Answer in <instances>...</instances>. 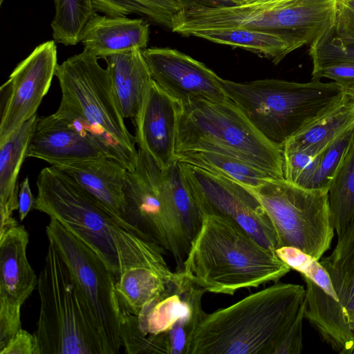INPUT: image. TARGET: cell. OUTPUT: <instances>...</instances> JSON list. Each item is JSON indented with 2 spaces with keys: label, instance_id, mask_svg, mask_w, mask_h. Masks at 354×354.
<instances>
[{
  "label": "cell",
  "instance_id": "cb8c5ba5",
  "mask_svg": "<svg viewBox=\"0 0 354 354\" xmlns=\"http://www.w3.org/2000/svg\"><path fill=\"white\" fill-rule=\"evenodd\" d=\"M189 36L239 47L269 59L274 64H278L291 52L305 46L299 41L281 35L239 28L196 30L190 32Z\"/></svg>",
  "mask_w": 354,
  "mask_h": 354
},
{
  "label": "cell",
  "instance_id": "8992f818",
  "mask_svg": "<svg viewBox=\"0 0 354 354\" xmlns=\"http://www.w3.org/2000/svg\"><path fill=\"white\" fill-rule=\"evenodd\" d=\"M227 97L269 141L283 145L343 93L335 81L277 79L235 82L221 78Z\"/></svg>",
  "mask_w": 354,
  "mask_h": 354
},
{
  "label": "cell",
  "instance_id": "60d3db41",
  "mask_svg": "<svg viewBox=\"0 0 354 354\" xmlns=\"http://www.w3.org/2000/svg\"><path fill=\"white\" fill-rule=\"evenodd\" d=\"M229 4H233V5H248L252 4L256 2L258 0H224Z\"/></svg>",
  "mask_w": 354,
  "mask_h": 354
},
{
  "label": "cell",
  "instance_id": "5bb4252c",
  "mask_svg": "<svg viewBox=\"0 0 354 354\" xmlns=\"http://www.w3.org/2000/svg\"><path fill=\"white\" fill-rule=\"evenodd\" d=\"M54 40L38 45L15 67L1 87L0 141L35 116L57 66Z\"/></svg>",
  "mask_w": 354,
  "mask_h": 354
},
{
  "label": "cell",
  "instance_id": "b9f144b4",
  "mask_svg": "<svg viewBox=\"0 0 354 354\" xmlns=\"http://www.w3.org/2000/svg\"><path fill=\"white\" fill-rule=\"evenodd\" d=\"M346 354H354V344L352 348L347 352Z\"/></svg>",
  "mask_w": 354,
  "mask_h": 354
},
{
  "label": "cell",
  "instance_id": "4dcf8cb0",
  "mask_svg": "<svg viewBox=\"0 0 354 354\" xmlns=\"http://www.w3.org/2000/svg\"><path fill=\"white\" fill-rule=\"evenodd\" d=\"M54 3L53 40L64 46L76 45L81 41L85 25L96 12L93 0H54Z\"/></svg>",
  "mask_w": 354,
  "mask_h": 354
},
{
  "label": "cell",
  "instance_id": "4fadbf2b",
  "mask_svg": "<svg viewBox=\"0 0 354 354\" xmlns=\"http://www.w3.org/2000/svg\"><path fill=\"white\" fill-rule=\"evenodd\" d=\"M178 162L201 215L216 214L230 218L267 249L273 252L278 249L273 225L248 187L192 165Z\"/></svg>",
  "mask_w": 354,
  "mask_h": 354
},
{
  "label": "cell",
  "instance_id": "e575fe53",
  "mask_svg": "<svg viewBox=\"0 0 354 354\" xmlns=\"http://www.w3.org/2000/svg\"><path fill=\"white\" fill-rule=\"evenodd\" d=\"M319 156L306 150L283 151V178L289 183L308 188L316 171Z\"/></svg>",
  "mask_w": 354,
  "mask_h": 354
},
{
  "label": "cell",
  "instance_id": "52a82bcc",
  "mask_svg": "<svg viewBox=\"0 0 354 354\" xmlns=\"http://www.w3.org/2000/svg\"><path fill=\"white\" fill-rule=\"evenodd\" d=\"M337 1L297 0L282 6L190 4L174 32L189 36L196 30L239 28L276 33L310 45L334 28Z\"/></svg>",
  "mask_w": 354,
  "mask_h": 354
},
{
  "label": "cell",
  "instance_id": "277c9868",
  "mask_svg": "<svg viewBox=\"0 0 354 354\" xmlns=\"http://www.w3.org/2000/svg\"><path fill=\"white\" fill-rule=\"evenodd\" d=\"M48 241L38 277L40 307L35 335L40 354H109L72 272Z\"/></svg>",
  "mask_w": 354,
  "mask_h": 354
},
{
  "label": "cell",
  "instance_id": "1f68e13d",
  "mask_svg": "<svg viewBox=\"0 0 354 354\" xmlns=\"http://www.w3.org/2000/svg\"><path fill=\"white\" fill-rule=\"evenodd\" d=\"M309 55L312 72L337 64H354V44L344 43L333 28L310 44Z\"/></svg>",
  "mask_w": 354,
  "mask_h": 354
},
{
  "label": "cell",
  "instance_id": "2e32d148",
  "mask_svg": "<svg viewBox=\"0 0 354 354\" xmlns=\"http://www.w3.org/2000/svg\"><path fill=\"white\" fill-rule=\"evenodd\" d=\"M28 241L19 224L0 234V349L21 328V308L37 286L27 257Z\"/></svg>",
  "mask_w": 354,
  "mask_h": 354
},
{
  "label": "cell",
  "instance_id": "f1b7e54d",
  "mask_svg": "<svg viewBox=\"0 0 354 354\" xmlns=\"http://www.w3.org/2000/svg\"><path fill=\"white\" fill-rule=\"evenodd\" d=\"M163 178L173 212L185 238L191 245L199 231L203 216L177 160L163 171Z\"/></svg>",
  "mask_w": 354,
  "mask_h": 354
},
{
  "label": "cell",
  "instance_id": "e0dca14e",
  "mask_svg": "<svg viewBox=\"0 0 354 354\" xmlns=\"http://www.w3.org/2000/svg\"><path fill=\"white\" fill-rule=\"evenodd\" d=\"M180 107V104L153 80L133 120L139 149L148 153L162 171L176 162Z\"/></svg>",
  "mask_w": 354,
  "mask_h": 354
},
{
  "label": "cell",
  "instance_id": "9c48e42d",
  "mask_svg": "<svg viewBox=\"0 0 354 354\" xmlns=\"http://www.w3.org/2000/svg\"><path fill=\"white\" fill-rule=\"evenodd\" d=\"M249 189L272 222L279 248L294 247L317 260L330 248L335 229L328 190L304 188L284 178H270Z\"/></svg>",
  "mask_w": 354,
  "mask_h": 354
},
{
  "label": "cell",
  "instance_id": "ac0fdd59",
  "mask_svg": "<svg viewBox=\"0 0 354 354\" xmlns=\"http://www.w3.org/2000/svg\"><path fill=\"white\" fill-rule=\"evenodd\" d=\"M100 157L109 156L98 145L54 113L37 117L26 158L41 159L56 165Z\"/></svg>",
  "mask_w": 354,
  "mask_h": 354
},
{
  "label": "cell",
  "instance_id": "d6986e66",
  "mask_svg": "<svg viewBox=\"0 0 354 354\" xmlns=\"http://www.w3.org/2000/svg\"><path fill=\"white\" fill-rule=\"evenodd\" d=\"M149 24L145 18L100 15L97 12L90 18L82 32L84 50L98 58L147 48Z\"/></svg>",
  "mask_w": 354,
  "mask_h": 354
},
{
  "label": "cell",
  "instance_id": "d590c367",
  "mask_svg": "<svg viewBox=\"0 0 354 354\" xmlns=\"http://www.w3.org/2000/svg\"><path fill=\"white\" fill-rule=\"evenodd\" d=\"M334 31L344 43L354 44V0H337Z\"/></svg>",
  "mask_w": 354,
  "mask_h": 354
},
{
  "label": "cell",
  "instance_id": "74e56055",
  "mask_svg": "<svg viewBox=\"0 0 354 354\" xmlns=\"http://www.w3.org/2000/svg\"><path fill=\"white\" fill-rule=\"evenodd\" d=\"M324 77L331 79L335 82L342 79L354 77V64H337L312 72V80H321Z\"/></svg>",
  "mask_w": 354,
  "mask_h": 354
},
{
  "label": "cell",
  "instance_id": "5b68a950",
  "mask_svg": "<svg viewBox=\"0 0 354 354\" xmlns=\"http://www.w3.org/2000/svg\"><path fill=\"white\" fill-rule=\"evenodd\" d=\"M189 151L224 153L283 178L282 147L266 139L231 100L180 105L176 153Z\"/></svg>",
  "mask_w": 354,
  "mask_h": 354
},
{
  "label": "cell",
  "instance_id": "d4e9b609",
  "mask_svg": "<svg viewBox=\"0 0 354 354\" xmlns=\"http://www.w3.org/2000/svg\"><path fill=\"white\" fill-rule=\"evenodd\" d=\"M330 278L338 301L339 315L354 330V221L338 241L331 254L320 261Z\"/></svg>",
  "mask_w": 354,
  "mask_h": 354
},
{
  "label": "cell",
  "instance_id": "f35d334b",
  "mask_svg": "<svg viewBox=\"0 0 354 354\" xmlns=\"http://www.w3.org/2000/svg\"><path fill=\"white\" fill-rule=\"evenodd\" d=\"M35 198H34L29 185L28 177H26L19 185L18 195V213L21 221L27 216L28 213L35 206Z\"/></svg>",
  "mask_w": 354,
  "mask_h": 354
},
{
  "label": "cell",
  "instance_id": "7402d4cb",
  "mask_svg": "<svg viewBox=\"0 0 354 354\" xmlns=\"http://www.w3.org/2000/svg\"><path fill=\"white\" fill-rule=\"evenodd\" d=\"M106 63L114 94L122 116L137 117L145 95L153 81L142 50L114 54L103 58Z\"/></svg>",
  "mask_w": 354,
  "mask_h": 354
},
{
  "label": "cell",
  "instance_id": "6da1fadb",
  "mask_svg": "<svg viewBox=\"0 0 354 354\" xmlns=\"http://www.w3.org/2000/svg\"><path fill=\"white\" fill-rule=\"evenodd\" d=\"M34 209L46 214L90 247L115 281L132 267L151 268L165 278L174 273L156 242L51 165L37 180ZM116 282V281H115Z\"/></svg>",
  "mask_w": 354,
  "mask_h": 354
},
{
  "label": "cell",
  "instance_id": "ba28073f",
  "mask_svg": "<svg viewBox=\"0 0 354 354\" xmlns=\"http://www.w3.org/2000/svg\"><path fill=\"white\" fill-rule=\"evenodd\" d=\"M84 50L58 64L55 71L62 92L61 106L93 126L110 146L115 159L128 171L138 161L136 138L129 131L118 106L107 68Z\"/></svg>",
  "mask_w": 354,
  "mask_h": 354
},
{
  "label": "cell",
  "instance_id": "44dd1931",
  "mask_svg": "<svg viewBox=\"0 0 354 354\" xmlns=\"http://www.w3.org/2000/svg\"><path fill=\"white\" fill-rule=\"evenodd\" d=\"M354 127V99L343 93L291 136L283 152L306 150L319 156L328 147Z\"/></svg>",
  "mask_w": 354,
  "mask_h": 354
},
{
  "label": "cell",
  "instance_id": "9a60e30c",
  "mask_svg": "<svg viewBox=\"0 0 354 354\" xmlns=\"http://www.w3.org/2000/svg\"><path fill=\"white\" fill-rule=\"evenodd\" d=\"M152 80L180 105L196 101L230 100L221 77L203 63L176 49L152 47L142 50Z\"/></svg>",
  "mask_w": 354,
  "mask_h": 354
},
{
  "label": "cell",
  "instance_id": "ab89813d",
  "mask_svg": "<svg viewBox=\"0 0 354 354\" xmlns=\"http://www.w3.org/2000/svg\"><path fill=\"white\" fill-rule=\"evenodd\" d=\"M342 88V91L354 99V77L342 79L335 81Z\"/></svg>",
  "mask_w": 354,
  "mask_h": 354
},
{
  "label": "cell",
  "instance_id": "3957f363",
  "mask_svg": "<svg viewBox=\"0 0 354 354\" xmlns=\"http://www.w3.org/2000/svg\"><path fill=\"white\" fill-rule=\"evenodd\" d=\"M191 243L184 273L206 292L233 295L238 290L279 281L290 268L233 220L203 214Z\"/></svg>",
  "mask_w": 354,
  "mask_h": 354
},
{
  "label": "cell",
  "instance_id": "8fae6325",
  "mask_svg": "<svg viewBox=\"0 0 354 354\" xmlns=\"http://www.w3.org/2000/svg\"><path fill=\"white\" fill-rule=\"evenodd\" d=\"M46 232L48 240L55 245L72 272L99 326L109 354L118 353L122 342L115 279L102 259L57 220L50 218Z\"/></svg>",
  "mask_w": 354,
  "mask_h": 354
},
{
  "label": "cell",
  "instance_id": "7a4b0ae2",
  "mask_svg": "<svg viewBox=\"0 0 354 354\" xmlns=\"http://www.w3.org/2000/svg\"><path fill=\"white\" fill-rule=\"evenodd\" d=\"M306 289L277 283L205 315L187 354H282Z\"/></svg>",
  "mask_w": 354,
  "mask_h": 354
},
{
  "label": "cell",
  "instance_id": "4316f807",
  "mask_svg": "<svg viewBox=\"0 0 354 354\" xmlns=\"http://www.w3.org/2000/svg\"><path fill=\"white\" fill-rule=\"evenodd\" d=\"M176 160L234 180L248 188H255L270 178L264 171L239 158L208 151H189L176 153Z\"/></svg>",
  "mask_w": 354,
  "mask_h": 354
},
{
  "label": "cell",
  "instance_id": "484cf974",
  "mask_svg": "<svg viewBox=\"0 0 354 354\" xmlns=\"http://www.w3.org/2000/svg\"><path fill=\"white\" fill-rule=\"evenodd\" d=\"M95 11L111 16L136 14L172 32L180 24L184 0H93Z\"/></svg>",
  "mask_w": 354,
  "mask_h": 354
},
{
  "label": "cell",
  "instance_id": "603a6c76",
  "mask_svg": "<svg viewBox=\"0 0 354 354\" xmlns=\"http://www.w3.org/2000/svg\"><path fill=\"white\" fill-rule=\"evenodd\" d=\"M35 115L0 141V234L18 224V176L33 131Z\"/></svg>",
  "mask_w": 354,
  "mask_h": 354
},
{
  "label": "cell",
  "instance_id": "83f0119b",
  "mask_svg": "<svg viewBox=\"0 0 354 354\" xmlns=\"http://www.w3.org/2000/svg\"><path fill=\"white\" fill-rule=\"evenodd\" d=\"M165 278L147 267H132L122 273L115 289L120 311L138 315L165 288Z\"/></svg>",
  "mask_w": 354,
  "mask_h": 354
},
{
  "label": "cell",
  "instance_id": "7bdbcfd3",
  "mask_svg": "<svg viewBox=\"0 0 354 354\" xmlns=\"http://www.w3.org/2000/svg\"><path fill=\"white\" fill-rule=\"evenodd\" d=\"M4 0H0V6H2Z\"/></svg>",
  "mask_w": 354,
  "mask_h": 354
},
{
  "label": "cell",
  "instance_id": "30bf717a",
  "mask_svg": "<svg viewBox=\"0 0 354 354\" xmlns=\"http://www.w3.org/2000/svg\"><path fill=\"white\" fill-rule=\"evenodd\" d=\"M138 151L136 167L128 171L122 217L169 253L176 271L181 272L190 245L169 203L163 171L145 151Z\"/></svg>",
  "mask_w": 354,
  "mask_h": 354
},
{
  "label": "cell",
  "instance_id": "7c38bea8",
  "mask_svg": "<svg viewBox=\"0 0 354 354\" xmlns=\"http://www.w3.org/2000/svg\"><path fill=\"white\" fill-rule=\"evenodd\" d=\"M205 292L183 271L174 272L162 291L136 315L140 330L150 335L156 353L187 354L206 315L202 304Z\"/></svg>",
  "mask_w": 354,
  "mask_h": 354
},
{
  "label": "cell",
  "instance_id": "f546056e",
  "mask_svg": "<svg viewBox=\"0 0 354 354\" xmlns=\"http://www.w3.org/2000/svg\"><path fill=\"white\" fill-rule=\"evenodd\" d=\"M328 201L339 237L354 221V140L329 187Z\"/></svg>",
  "mask_w": 354,
  "mask_h": 354
},
{
  "label": "cell",
  "instance_id": "836d02e7",
  "mask_svg": "<svg viewBox=\"0 0 354 354\" xmlns=\"http://www.w3.org/2000/svg\"><path fill=\"white\" fill-rule=\"evenodd\" d=\"M275 252L290 268L300 272L338 301L329 274L319 260L294 247H281Z\"/></svg>",
  "mask_w": 354,
  "mask_h": 354
},
{
  "label": "cell",
  "instance_id": "d6a6232c",
  "mask_svg": "<svg viewBox=\"0 0 354 354\" xmlns=\"http://www.w3.org/2000/svg\"><path fill=\"white\" fill-rule=\"evenodd\" d=\"M354 140V127L328 147L319 156L309 189L328 190Z\"/></svg>",
  "mask_w": 354,
  "mask_h": 354
},
{
  "label": "cell",
  "instance_id": "8d00e7d4",
  "mask_svg": "<svg viewBox=\"0 0 354 354\" xmlns=\"http://www.w3.org/2000/svg\"><path fill=\"white\" fill-rule=\"evenodd\" d=\"M0 354H40V348L35 333L21 328L0 350Z\"/></svg>",
  "mask_w": 354,
  "mask_h": 354
},
{
  "label": "cell",
  "instance_id": "ffe728a7",
  "mask_svg": "<svg viewBox=\"0 0 354 354\" xmlns=\"http://www.w3.org/2000/svg\"><path fill=\"white\" fill-rule=\"evenodd\" d=\"M71 176L84 189L122 217L128 170L109 157L65 162L53 165Z\"/></svg>",
  "mask_w": 354,
  "mask_h": 354
}]
</instances>
